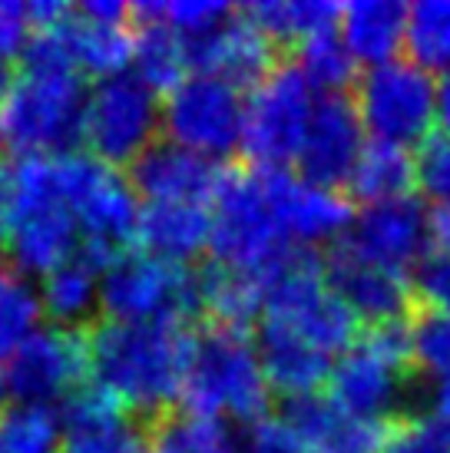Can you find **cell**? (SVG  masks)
<instances>
[{"instance_id":"cell-1","label":"cell","mask_w":450,"mask_h":453,"mask_svg":"<svg viewBox=\"0 0 450 453\" xmlns=\"http://www.w3.org/2000/svg\"><path fill=\"white\" fill-rule=\"evenodd\" d=\"M87 331L89 371L110 397L133 407L139 420L175 411L196 348V327L182 321L97 318Z\"/></svg>"},{"instance_id":"cell-2","label":"cell","mask_w":450,"mask_h":453,"mask_svg":"<svg viewBox=\"0 0 450 453\" xmlns=\"http://www.w3.org/2000/svg\"><path fill=\"white\" fill-rule=\"evenodd\" d=\"M252 331H232L219 325L196 327L192 365L182 388V403L189 414L259 424L268 417L272 388L265 380L259 351L249 338Z\"/></svg>"},{"instance_id":"cell-3","label":"cell","mask_w":450,"mask_h":453,"mask_svg":"<svg viewBox=\"0 0 450 453\" xmlns=\"http://www.w3.org/2000/svg\"><path fill=\"white\" fill-rule=\"evenodd\" d=\"M262 318H272L318 351H348L361 338V318L338 298L325 278V255L308 245H291L268 285Z\"/></svg>"},{"instance_id":"cell-4","label":"cell","mask_w":450,"mask_h":453,"mask_svg":"<svg viewBox=\"0 0 450 453\" xmlns=\"http://www.w3.org/2000/svg\"><path fill=\"white\" fill-rule=\"evenodd\" d=\"M209 249L215 262L245 268V272H262L268 278H275L278 262L291 249V242L282 235L259 169L245 159L222 165V179L213 196Z\"/></svg>"},{"instance_id":"cell-5","label":"cell","mask_w":450,"mask_h":453,"mask_svg":"<svg viewBox=\"0 0 450 453\" xmlns=\"http://www.w3.org/2000/svg\"><path fill=\"white\" fill-rule=\"evenodd\" d=\"M87 83L80 73L17 76L4 96V136L17 152L66 156L83 139Z\"/></svg>"},{"instance_id":"cell-6","label":"cell","mask_w":450,"mask_h":453,"mask_svg":"<svg viewBox=\"0 0 450 453\" xmlns=\"http://www.w3.org/2000/svg\"><path fill=\"white\" fill-rule=\"evenodd\" d=\"M76 215L53 182L50 156L17 163V209H13L7 258L24 275H47L80 249Z\"/></svg>"},{"instance_id":"cell-7","label":"cell","mask_w":450,"mask_h":453,"mask_svg":"<svg viewBox=\"0 0 450 453\" xmlns=\"http://www.w3.org/2000/svg\"><path fill=\"white\" fill-rule=\"evenodd\" d=\"M100 308L116 321H202L196 268L123 252L100 275Z\"/></svg>"},{"instance_id":"cell-8","label":"cell","mask_w":450,"mask_h":453,"mask_svg":"<svg viewBox=\"0 0 450 453\" xmlns=\"http://www.w3.org/2000/svg\"><path fill=\"white\" fill-rule=\"evenodd\" d=\"M361 127L394 146H421L434 136L438 123V83L411 60H388L358 76L351 89Z\"/></svg>"},{"instance_id":"cell-9","label":"cell","mask_w":450,"mask_h":453,"mask_svg":"<svg viewBox=\"0 0 450 453\" xmlns=\"http://www.w3.org/2000/svg\"><path fill=\"white\" fill-rule=\"evenodd\" d=\"M308 119H312V87L299 66L285 60L249 93L245 123H242L245 163L259 169H285L291 159H299Z\"/></svg>"},{"instance_id":"cell-10","label":"cell","mask_w":450,"mask_h":453,"mask_svg":"<svg viewBox=\"0 0 450 453\" xmlns=\"http://www.w3.org/2000/svg\"><path fill=\"white\" fill-rule=\"evenodd\" d=\"M163 106L136 73H116L100 80L87 96L83 139L93 159L106 165H133L139 152L159 139Z\"/></svg>"},{"instance_id":"cell-11","label":"cell","mask_w":450,"mask_h":453,"mask_svg":"<svg viewBox=\"0 0 450 453\" xmlns=\"http://www.w3.org/2000/svg\"><path fill=\"white\" fill-rule=\"evenodd\" d=\"M87 331L47 325L4 361L0 380L11 403H50L87 384Z\"/></svg>"},{"instance_id":"cell-12","label":"cell","mask_w":450,"mask_h":453,"mask_svg":"<svg viewBox=\"0 0 450 453\" xmlns=\"http://www.w3.org/2000/svg\"><path fill=\"white\" fill-rule=\"evenodd\" d=\"M242 123L238 89L215 76H189L163 103L166 136L199 156H232L242 146Z\"/></svg>"},{"instance_id":"cell-13","label":"cell","mask_w":450,"mask_h":453,"mask_svg":"<svg viewBox=\"0 0 450 453\" xmlns=\"http://www.w3.org/2000/svg\"><path fill=\"white\" fill-rule=\"evenodd\" d=\"M338 242L364 262L407 275V268L427 255V242H431L424 202L417 192L375 202L361 215H354L351 228L345 235H338Z\"/></svg>"},{"instance_id":"cell-14","label":"cell","mask_w":450,"mask_h":453,"mask_svg":"<svg viewBox=\"0 0 450 453\" xmlns=\"http://www.w3.org/2000/svg\"><path fill=\"white\" fill-rule=\"evenodd\" d=\"M182 40H186L189 66H196L202 76L225 80L236 89H255L278 64L288 60L242 11H232L222 24H215L213 30H206L199 37Z\"/></svg>"},{"instance_id":"cell-15","label":"cell","mask_w":450,"mask_h":453,"mask_svg":"<svg viewBox=\"0 0 450 453\" xmlns=\"http://www.w3.org/2000/svg\"><path fill=\"white\" fill-rule=\"evenodd\" d=\"M361 119L348 93H322L312 103L308 133L299 152L301 179L322 186V189H341L348 182L351 169L361 152Z\"/></svg>"},{"instance_id":"cell-16","label":"cell","mask_w":450,"mask_h":453,"mask_svg":"<svg viewBox=\"0 0 450 453\" xmlns=\"http://www.w3.org/2000/svg\"><path fill=\"white\" fill-rule=\"evenodd\" d=\"M259 176H262L268 202L275 209L282 235L288 242L295 239V245L312 249L314 242H335L354 222V202L341 189L312 186L305 179L291 176L288 169H259Z\"/></svg>"},{"instance_id":"cell-17","label":"cell","mask_w":450,"mask_h":453,"mask_svg":"<svg viewBox=\"0 0 450 453\" xmlns=\"http://www.w3.org/2000/svg\"><path fill=\"white\" fill-rule=\"evenodd\" d=\"M325 278L338 298L361 318L364 327L407 318L417 304L407 275L364 262L354 252H348L338 239L325 252Z\"/></svg>"},{"instance_id":"cell-18","label":"cell","mask_w":450,"mask_h":453,"mask_svg":"<svg viewBox=\"0 0 450 453\" xmlns=\"http://www.w3.org/2000/svg\"><path fill=\"white\" fill-rule=\"evenodd\" d=\"M222 165L209 156L179 146L173 139H156L129 165V186L150 202H196L209 205L219 189Z\"/></svg>"},{"instance_id":"cell-19","label":"cell","mask_w":450,"mask_h":453,"mask_svg":"<svg viewBox=\"0 0 450 453\" xmlns=\"http://www.w3.org/2000/svg\"><path fill=\"white\" fill-rule=\"evenodd\" d=\"M282 420L299 434L308 453H377L388 434V424L348 414L325 394L285 397Z\"/></svg>"},{"instance_id":"cell-20","label":"cell","mask_w":450,"mask_h":453,"mask_svg":"<svg viewBox=\"0 0 450 453\" xmlns=\"http://www.w3.org/2000/svg\"><path fill=\"white\" fill-rule=\"evenodd\" d=\"M255 338H259L255 351H259L268 388L282 390L285 397H305V394H318V388L328 384L335 367L331 354L318 351L285 325L262 318L255 327Z\"/></svg>"},{"instance_id":"cell-21","label":"cell","mask_w":450,"mask_h":453,"mask_svg":"<svg viewBox=\"0 0 450 453\" xmlns=\"http://www.w3.org/2000/svg\"><path fill=\"white\" fill-rule=\"evenodd\" d=\"M213 239V212L196 202H146L139 209L136 242L152 255L173 265H186Z\"/></svg>"},{"instance_id":"cell-22","label":"cell","mask_w":450,"mask_h":453,"mask_svg":"<svg viewBox=\"0 0 450 453\" xmlns=\"http://www.w3.org/2000/svg\"><path fill=\"white\" fill-rule=\"evenodd\" d=\"M133 24L139 27V34L133 37L136 76L156 93H173L182 83V73L189 66L186 40L166 24L163 4L156 0L133 4Z\"/></svg>"},{"instance_id":"cell-23","label":"cell","mask_w":450,"mask_h":453,"mask_svg":"<svg viewBox=\"0 0 450 453\" xmlns=\"http://www.w3.org/2000/svg\"><path fill=\"white\" fill-rule=\"evenodd\" d=\"M407 34V4L400 0H354L341 7V40L354 60L388 64Z\"/></svg>"},{"instance_id":"cell-24","label":"cell","mask_w":450,"mask_h":453,"mask_svg":"<svg viewBox=\"0 0 450 453\" xmlns=\"http://www.w3.org/2000/svg\"><path fill=\"white\" fill-rule=\"evenodd\" d=\"M414 182H417V163L414 152L394 142H381V139H368L358 152V163L351 169L348 182H345V196L351 202H388L400 196H414Z\"/></svg>"},{"instance_id":"cell-25","label":"cell","mask_w":450,"mask_h":453,"mask_svg":"<svg viewBox=\"0 0 450 453\" xmlns=\"http://www.w3.org/2000/svg\"><path fill=\"white\" fill-rule=\"evenodd\" d=\"M242 13L288 57V50H295L301 40L335 27V20H341V4H331V0H255L249 7H242Z\"/></svg>"},{"instance_id":"cell-26","label":"cell","mask_w":450,"mask_h":453,"mask_svg":"<svg viewBox=\"0 0 450 453\" xmlns=\"http://www.w3.org/2000/svg\"><path fill=\"white\" fill-rule=\"evenodd\" d=\"M57 30L66 40V50L74 57L76 70L100 76V80L123 73V66L133 57V37H129L126 27L97 24V20L83 17L76 7Z\"/></svg>"},{"instance_id":"cell-27","label":"cell","mask_w":450,"mask_h":453,"mask_svg":"<svg viewBox=\"0 0 450 453\" xmlns=\"http://www.w3.org/2000/svg\"><path fill=\"white\" fill-rule=\"evenodd\" d=\"M97 268L74 252L63 265L43 275V295L40 302L50 311L53 325L60 327H87L97 321V304H100V281H97Z\"/></svg>"},{"instance_id":"cell-28","label":"cell","mask_w":450,"mask_h":453,"mask_svg":"<svg viewBox=\"0 0 450 453\" xmlns=\"http://www.w3.org/2000/svg\"><path fill=\"white\" fill-rule=\"evenodd\" d=\"M146 424L152 453H238V437L225 420L215 417H199L175 407Z\"/></svg>"},{"instance_id":"cell-29","label":"cell","mask_w":450,"mask_h":453,"mask_svg":"<svg viewBox=\"0 0 450 453\" xmlns=\"http://www.w3.org/2000/svg\"><path fill=\"white\" fill-rule=\"evenodd\" d=\"M40 311L43 302L30 285V275L0 255V365L37 331Z\"/></svg>"},{"instance_id":"cell-30","label":"cell","mask_w":450,"mask_h":453,"mask_svg":"<svg viewBox=\"0 0 450 453\" xmlns=\"http://www.w3.org/2000/svg\"><path fill=\"white\" fill-rule=\"evenodd\" d=\"M299 70L308 80V87L322 93H348L358 83V60L351 57L348 43L341 40L335 27L318 30L295 47Z\"/></svg>"},{"instance_id":"cell-31","label":"cell","mask_w":450,"mask_h":453,"mask_svg":"<svg viewBox=\"0 0 450 453\" xmlns=\"http://www.w3.org/2000/svg\"><path fill=\"white\" fill-rule=\"evenodd\" d=\"M60 427L50 403H7L0 411V453H60Z\"/></svg>"},{"instance_id":"cell-32","label":"cell","mask_w":450,"mask_h":453,"mask_svg":"<svg viewBox=\"0 0 450 453\" xmlns=\"http://www.w3.org/2000/svg\"><path fill=\"white\" fill-rule=\"evenodd\" d=\"M407 50L421 70H450V0H421L407 7Z\"/></svg>"},{"instance_id":"cell-33","label":"cell","mask_w":450,"mask_h":453,"mask_svg":"<svg viewBox=\"0 0 450 453\" xmlns=\"http://www.w3.org/2000/svg\"><path fill=\"white\" fill-rule=\"evenodd\" d=\"M414 371L431 384H450V315L417 302L411 311Z\"/></svg>"},{"instance_id":"cell-34","label":"cell","mask_w":450,"mask_h":453,"mask_svg":"<svg viewBox=\"0 0 450 453\" xmlns=\"http://www.w3.org/2000/svg\"><path fill=\"white\" fill-rule=\"evenodd\" d=\"M60 453H152L150 424L139 417H120L100 427L66 430Z\"/></svg>"},{"instance_id":"cell-35","label":"cell","mask_w":450,"mask_h":453,"mask_svg":"<svg viewBox=\"0 0 450 453\" xmlns=\"http://www.w3.org/2000/svg\"><path fill=\"white\" fill-rule=\"evenodd\" d=\"M377 453H450V430L431 417H398Z\"/></svg>"},{"instance_id":"cell-36","label":"cell","mask_w":450,"mask_h":453,"mask_svg":"<svg viewBox=\"0 0 450 453\" xmlns=\"http://www.w3.org/2000/svg\"><path fill=\"white\" fill-rule=\"evenodd\" d=\"M417 182L421 189L438 202H450V136L434 133L417 146Z\"/></svg>"},{"instance_id":"cell-37","label":"cell","mask_w":450,"mask_h":453,"mask_svg":"<svg viewBox=\"0 0 450 453\" xmlns=\"http://www.w3.org/2000/svg\"><path fill=\"white\" fill-rule=\"evenodd\" d=\"M414 298L434 308L440 315H450V255L447 252H427L421 262L414 265Z\"/></svg>"},{"instance_id":"cell-38","label":"cell","mask_w":450,"mask_h":453,"mask_svg":"<svg viewBox=\"0 0 450 453\" xmlns=\"http://www.w3.org/2000/svg\"><path fill=\"white\" fill-rule=\"evenodd\" d=\"M238 453H308V450H305L299 434L288 427L285 420L265 417V420L242 430Z\"/></svg>"},{"instance_id":"cell-39","label":"cell","mask_w":450,"mask_h":453,"mask_svg":"<svg viewBox=\"0 0 450 453\" xmlns=\"http://www.w3.org/2000/svg\"><path fill=\"white\" fill-rule=\"evenodd\" d=\"M27 7L13 0H0V60L24 50L27 43Z\"/></svg>"},{"instance_id":"cell-40","label":"cell","mask_w":450,"mask_h":453,"mask_svg":"<svg viewBox=\"0 0 450 453\" xmlns=\"http://www.w3.org/2000/svg\"><path fill=\"white\" fill-rule=\"evenodd\" d=\"M17 209V163L0 159V245H7Z\"/></svg>"},{"instance_id":"cell-41","label":"cell","mask_w":450,"mask_h":453,"mask_svg":"<svg viewBox=\"0 0 450 453\" xmlns=\"http://www.w3.org/2000/svg\"><path fill=\"white\" fill-rule=\"evenodd\" d=\"M427 226H431V242L438 245V252L450 255V202L434 205V212L427 215Z\"/></svg>"},{"instance_id":"cell-42","label":"cell","mask_w":450,"mask_h":453,"mask_svg":"<svg viewBox=\"0 0 450 453\" xmlns=\"http://www.w3.org/2000/svg\"><path fill=\"white\" fill-rule=\"evenodd\" d=\"M424 417L438 420V424H444L450 430V384H431Z\"/></svg>"},{"instance_id":"cell-43","label":"cell","mask_w":450,"mask_h":453,"mask_svg":"<svg viewBox=\"0 0 450 453\" xmlns=\"http://www.w3.org/2000/svg\"><path fill=\"white\" fill-rule=\"evenodd\" d=\"M438 123H440V133L450 136V70L440 76L438 83Z\"/></svg>"},{"instance_id":"cell-44","label":"cell","mask_w":450,"mask_h":453,"mask_svg":"<svg viewBox=\"0 0 450 453\" xmlns=\"http://www.w3.org/2000/svg\"><path fill=\"white\" fill-rule=\"evenodd\" d=\"M13 87V73H11V64L7 60H0V96H7V89Z\"/></svg>"},{"instance_id":"cell-45","label":"cell","mask_w":450,"mask_h":453,"mask_svg":"<svg viewBox=\"0 0 450 453\" xmlns=\"http://www.w3.org/2000/svg\"><path fill=\"white\" fill-rule=\"evenodd\" d=\"M4 139L7 136H4V116H0V146H4Z\"/></svg>"}]
</instances>
